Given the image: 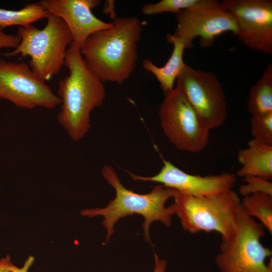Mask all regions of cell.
Instances as JSON below:
<instances>
[{"label":"cell","instance_id":"obj_25","mask_svg":"<svg viewBox=\"0 0 272 272\" xmlns=\"http://www.w3.org/2000/svg\"><path fill=\"white\" fill-rule=\"evenodd\" d=\"M155 267L153 272H166L167 261L159 258L158 255L154 252Z\"/></svg>","mask_w":272,"mask_h":272},{"label":"cell","instance_id":"obj_18","mask_svg":"<svg viewBox=\"0 0 272 272\" xmlns=\"http://www.w3.org/2000/svg\"><path fill=\"white\" fill-rule=\"evenodd\" d=\"M241 206L245 213L260 223L272 234V196L256 193L243 197Z\"/></svg>","mask_w":272,"mask_h":272},{"label":"cell","instance_id":"obj_16","mask_svg":"<svg viewBox=\"0 0 272 272\" xmlns=\"http://www.w3.org/2000/svg\"><path fill=\"white\" fill-rule=\"evenodd\" d=\"M247 109L251 115L272 112V65L268 63L261 77L250 90Z\"/></svg>","mask_w":272,"mask_h":272},{"label":"cell","instance_id":"obj_6","mask_svg":"<svg viewBox=\"0 0 272 272\" xmlns=\"http://www.w3.org/2000/svg\"><path fill=\"white\" fill-rule=\"evenodd\" d=\"M265 233L262 224L241 206L235 233L230 239L221 240L215 257L220 272H272V251L260 242Z\"/></svg>","mask_w":272,"mask_h":272},{"label":"cell","instance_id":"obj_24","mask_svg":"<svg viewBox=\"0 0 272 272\" xmlns=\"http://www.w3.org/2000/svg\"><path fill=\"white\" fill-rule=\"evenodd\" d=\"M15 266L11 262V258L9 255L0 260V272H11Z\"/></svg>","mask_w":272,"mask_h":272},{"label":"cell","instance_id":"obj_12","mask_svg":"<svg viewBox=\"0 0 272 272\" xmlns=\"http://www.w3.org/2000/svg\"><path fill=\"white\" fill-rule=\"evenodd\" d=\"M137 181L160 183L165 187L192 196L202 197L220 194L233 189L236 176L223 172L218 175L201 176L187 173L169 161L163 160L160 171L152 176H142L127 172Z\"/></svg>","mask_w":272,"mask_h":272},{"label":"cell","instance_id":"obj_19","mask_svg":"<svg viewBox=\"0 0 272 272\" xmlns=\"http://www.w3.org/2000/svg\"><path fill=\"white\" fill-rule=\"evenodd\" d=\"M251 116L252 139L262 143L272 145V112Z\"/></svg>","mask_w":272,"mask_h":272},{"label":"cell","instance_id":"obj_1","mask_svg":"<svg viewBox=\"0 0 272 272\" xmlns=\"http://www.w3.org/2000/svg\"><path fill=\"white\" fill-rule=\"evenodd\" d=\"M112 26L91 35L80 48L89 70L101 81L121 84L135 70L142 23L136 17H118Z\"/></svg>","mask_w":272,"mask_h":272},{"label":"cell","instance_id":"obj_20","mask_svg":"<svg viewBox=\"0 0 272 272\" xmlns=\"http://www.w3.org/2000/svg\"><path fill=\"white\" fill-rule=\"evenodd\" d=\"M198 0H161L156 3L145 5L141 9L142 13L151 16L164 13H173L175 14L180 11L192 6Z\"/></svg>","mask_w":272,"mask_h":272},{"label":"cell","instance_id":"obj_2","mask_svg":"<svg viewBox=\"0 0 272 272\" xmlns=\"http://www.w3.org/2000/svg\"><path fill=\"white\" fill-rule=\"evenodd\" d=\"M69 75L58 81L60 101L57 121L72 140L79 141L91 128V114L106 99L104 83L87 67L80 48L72 42L64 62Z\"/></svg>","mask_w":272,"mask_h":272},{"label":"cell","instance_id":"obj_23","mask_svg":"<svg viewBox=\"0 0 272 272\" xmlns=\"http://www.w3.org/2000/svg\"><path fill=\"white\" fill-rule=\"evenodd\" d=\"M102 11L106 15L109 16L113 20L115 19L116 15L114 11V5L113 1H106L103 7Z\"/></svg>","mask_w":272,"mask_h":272},{"label":"cell","instance_id":"obj_3","mask_svg":"<svg viewBox=\"0 0 272 272\" xmlns=\"http://www.w3.org/2000/svg\"><path fill=\"white\" fill-rule=\"evenodd\" d=\"M102 174L115 189V197L104 208L83 210L81 214L90 218L96 216L104 217L102 224L107 230L106 243L114 232V224L128 215L137 214L144 217V236L146 241L151 244L149 228L152 223L160 221L167 227L171 226V217L175 214V206L173 203L167 207L165 206L168 199L174 198L178 191L160 184L148 193L139 194L126 188L111 166H104Z\"/></svg>","mask_w":272,"mask_h":272},{"label":"cell","instance_id":"obj_26","mask_svg":"<svg viewBox=\"0 0 272 272\" xmlns=\"http://www.w3.org/2000/svg\"><path fill=\"white\" fill-rule=\"evenodd\" d=\"M34 261V258L30 256L26 259L22 267L18 268L15 266L11 272H27Z\"/></svg>","mask_w":272,"mask_h":272},{"label":"cell","instance_id":"obj_13","mask_svg":"<svg viewBox=\"0 0 272 272\" xmlns=\"http://www.w3.org/2000/svg\"><path fill=\"white\" fill-rule=\"evenodd\" d=\"M48 14L61 19L70 30L73 42L78 48L94 33L110 28L111 22L96 17L92 9L101 4L99 0H41L38 2Z\"/></svg>","mask_w":272,"mask_h":272},{"label":"cell","instance_id":"obj_17","mask_svg":"<svg viewBox=\"0 0 272 272\" xmlns=\"http://www.w3.org/2000/svg\"><path fill=\"white\" fill-rule=\"evenodd\" d=\"M48 14L39 2L28 4L18 10L0 9V28L26 27L46 18Z\"/></svg>","mask_w":272,"mask_h":272},{"label":"cell","instance_id":"obj_5","mask_svg":"<svg viewBox=\"0 0 272 272\" xmlns=\"http://www.w3.org/2000/svg\"><path fill=\"white\" fill-rule=\"evenodd\" d=\"M174 199L175 214L184 231L191 234L217 232L221 240H229L235 234L241 199L233 189L202 197L178 192Z\"/></svg>","mask_w":272,"mask_h":272},{"label":"cell","instance_id":"obj_10","mask_svg":"<svg viewBox=\"0 0 272 272\" xmlns=\"http://www.w3.org/2000/svg\"><path fill=\"white\" fill-rule=\"evenodd\" d=\"M0 98L16 106L54 109L60 105L57 94L37 77L25 62L0 59Z\"/></svg>","mask_w":272,"mask_h":272},{"label":"cell","instance_id":"obj_8","mask_svg":"<svg viewBox=\"0 0 272 272\" xmlns=\"http://www.w3.org/2000/svg\"><path fill=\"white\" fill-rule=\"evenodd\" d=\"M175 15L177 25L172 35L185 48L193 46L196 37L200 38V45L207 47L212 45L216 38L224 33L231 32L237 35L234 17L217 0H198Z\"/></svg>","mask_w":272,"mask_h":272},{"label":"cell","instance_id":"obj_14","mask_svg":"<svg viewBox=\"0 0 272 272\" xmlns=\"http://www.w3.org/2000/svg\"><path fill=\"white\" fill-rule=\"evenodd\" d=\"M237 160L240 165L237 176H253L272 180V145L252 139L246 148L238 151Z\"/></svg>","mask_w":272,"mask_h":272},{"label":"cell","instance_id":"obj_21","mask_svg":"<svg viewBox=\"0 0 272 272\" xmlns=\"http://www.w3.org/2000/svg\"><path fill=\"white\" fill-rule=\"evenodd\" d=\"M244 183L239 187V193L244 196L264 193L272 196V182L262 177L249 176L242 178Z\"/></svg>","mask_w":272,"mask_h":272},{"label":"cell","instance_id":"obj_7","mask_svg":"<svg viewBox=\"0 0 272 272\" xmlns=\"http://www.w3.org/2000/svg\"><path fill=\"white\" fill-rule=\"evenodd\" d=\"M158 114L164 134L177 149L194 153L206 148L211 130L176 87L165 95Z\"/></svg>","mask_w":272,"mask_h":272},{"label":"cell","instance_id":"obj_22","mask_svg":"<svg viewBox=\"0 0 272 272\" xmlns=\"http://www.w3.org/2000/svg\"><path fill=\"white\" fill-rule=\"evenodd\" d=\"M20 38L17 34L6 33L0 28V53L3 49H15L20 42Z\"/></svg>","mask_w":272,"mask_h":272},{"label":"cell","instance_id":"obj_9","mask_svg":"<svg viewBox=\"0 0 272 272\" xmlns=\"http://www.w3.org/2000/svg\"><path fill=\"white\" fill-rule=\"evenodd\" d=\"M176 80V88L210 130L224 123L228 115L226 96L221 84L213 72L185 64Z\"/></svg>","mask_w":272,"mask_h":272},{"label":"cell","instance_id":"obj_4","mask_svg":"<svg viewBox=\"0 0 272 272\" xmlns=\"http://www.w3.org/2000/svg\"><path fill=\"white\" fill-rule=\"evenodd\" d=\"M46 19L45 26L41 29L32 25L19 27L17 35L20 42L13 50L3 53L6 57H30L29 67L44 82L59 72L73 42L71 32L61 19L50 14Z\"/></svg>","mask_w":272,"mask_h":272},{"label":"cell","instance_id":"obj_15","mask_svg":"<svg viewBox=\"0 0 272 272\" xmlns=\"http://www.w3.org/2000/svg\"><path fill=\"white\" fill-rule=\"evenodd\" d=\"M166 39L173 45V48L164 65L158 66L149 59L143 62L144 69L153 74L157 79L164 96L175 88V81L185 64L183 59L185 49L184 44L171 34L166 35Z\"/></svg>","mask_w":272,"mask_h":272},{"label":"cell","instance_id":"obj_11","mask_svg":"<svg viewBox=\"0 0 272 272\" xmlns=\"http://www.w3.org/2000/svg\"><path fill=\"white\" fill-rule=\"evenodd\" d=\"M234 17L238 36L249 48L272 54V1L223 0Z\"/></svg>","mask_w":272,"mask_h":272}]
</instances>
